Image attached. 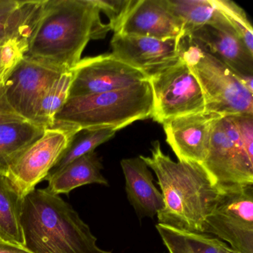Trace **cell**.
Instances as JSON below:
<instances>
[{
    "instance_id": "9c48e42d",
    "label": "cell",
    "mask_w": 253,
    "mask_h": 253,
    "mask_svg": "<svg viewBox=\"0 0 253 253\" xmlns=\"http://www.w3.org/2000/svg\"><path fill=\"white\" fill-rule=\"evenodd\" d=\"M80 130L62 126L46 128L42 137L11 163L6 175L24 198L45 180Z\"/></svg>"
},
{
    "instance_id": "5b68a950",
    "label": "cell",
    "mask_w": 253,
    "mask_h": 253,
    "mask_svg": "<svg viewBox=\"0 0 253 253\" xmlns=\"http://www.w3.org/2000/svg\"><path fill=\"white\" fill-rule=\"evenodd\" d=\"M180 58L196 77L205 100V112L220 116L253 114V94L227 66L189 37L180 41Z\"/></svg>"
},
{
    "instance_id": "52a82bcc",
    "label": "cell",
    "mask_w": 253,
    "mask_h": 253,
    "mask_svg": "<svg viewBox=\"0 0 253 253\" xmlns=\"http://www.w3.org/2000/svg\"><path fill=\"white\" fill-rule=\"evenodd\" d=\"M202 167L215 186L253 185V156L246 149L229 115L214 121Z\"/></svg>"
},
{
    "instance_id": "3957f363",
    "label": "cell",
    "mask_w": 253,
    "mask_h": 253,
    "mask_svg": "<svg viewBox=\"0 0 253 253\" xmlns=\"http://www.w3.org/2000/svg\"><path fill=\"white\" fill-rule=\"evenodd\" d=\"M21 226L24 247L32 253H112L97 246L73 207L47 188L25 196Z\"/></svg>"
},
{
    "instance_id": "277c9868",
    "label": "cell",
    "mask_w": 253,
    "mask_h": 253,
    "mask_svg": "<svg viewBox=\"0 0 253 253\" xmlns=\"http://www.w3.org/2000/svg\"><path fill=\"white\" fill-rule=\"evenodd\" d=\"M154 102L149 81L124 89L69 97L56 115L54 126L121 128L152 118Z\"/></svg>"
},
{
    "instance_id": "d4e9b609",
    "label": "cell",
    "mask_w": 253,
    "mask_h": 253,
    "mask_svg": "<svg viewBox=\"0 0 253 253\" xmlns=\"http://www.w3.org/2000/svg\"><path fill=\"white\" fill-rule=\"evenodd\" d=\"M212 2L248 51L253 54V27L244 10L230 0H212Z\"/></svg>"
},
{
    "instance_id": "8992f818",
    "label": "cell",
    "mask_w": 253,
    "mask_h": 253,
    "mask_svg": "<svg viewBox=\"0 0 253 253\" xmlns=\"http://www.w3.org/2000/svg\"><path fill=\"white\" fill-rule=\"evenodd\" d=\"M218 193L203 232L217 237L238 253H253V185L217 186Z\"/></svg>"
},
{
    "instance_id": "7c38bea8",
    "label": "cell",
    "mask_w": 253,
    "mask_h": 253,
    "mask_svg": "<svg viewBox=\"0 0 253 253\" xmlns=\"http://www.w3.org/2000/svg\"><path fill=\"white\" fill-rule=\"evenodd\" d=\"M186 37L232 69L253 94V54L226 20L217 26H203Z\"/></svg>"
},
{
    "instance_id": "2e32d148",
    "label": "cell",
    "mask_w": 253,
    "mask_h": 253,
    "mask_svg": "<svg viewBox=\"0 0 253 253\" xmlns=\"http://www.w3.org/2000/svg\"><path fill=\"white\" fill-rule=\"evenodd\" d=\"M126 180V192L139 220L154 218L164 207L162 194L154 183L149 167L140 158L121 161Z\"/></svg>"
},
{
    "instance_id": "d6986e66",
    "label": "cell",
    "mask_w": 253,
    "mask_h": 253,
    "mask_svg": "<svg viewBox=\"0 0 253 253\" xmlns=\"http://www.w3.org/2000/svg\"><path fill=\"white\" fill-rule=\"evenodd\" d=\"M24 197L11 179L0 172V240L24 247L21 226Z\"/></svg>"
},
{
    "instance_id": "4316f807",
    "label": "cell",
    "mask_w": 253,
    "mask_h": 253,
    "mask_svg": "<svg viewBox=\"0 0 253 253\" xmlns=\"http://www.w3.org/2000/svg\"><path fill=\"white\" fill-rule=\"evenodd\" d=\"M100 12L109 18V26L114 32L129 11L135 0H94Z\"/></svg>"
},
{
    "instance_id": "44dd1931",
    "label": "cell",
    "mask_w": 253,
    "mask_h": 253,
    "mask_svg": "<svg viewBox=\"0 0 253 253\" xmlns=\"http://www.w3.org/2000/svg\"><path fill=\"white\" fill-rule=\"evenodd\" d=\"M164 2L183 23V37L204 26H217L225 20L212 0H164Z\"/></svg>"
},
{
    "instance_id": "83f0119b",
    "label": "cell",
    "mask_w": 253,
    "mask_h": 253,
    "mask_svg": "<svg viewBox=\"0 0 253 253\" xmlns=\"http://www.w3.org/2000/svg\"><path fill=\"white\" fill-rule=\"evenodd\" d=\"M233 120L248 153L253 156V114L229 115Z\"/></svg>"
},
{
    "instance_id": "cb8c5ba5",
    "label": "cell",
    "mask_w": 253,
    "mask_h": 253,
    "mask_svg": "<svg viewBox=\"0 0 253 253\" xmlns=\"http://www.w3.org/2000/svg\"><path fill=\"white\" fill-rule=\"evenodd\" d=\"M118 131L119 130L111 127L84 128L80 130L74 136L69 147L48 173L47 177L58 172L75 160L90 152H94L97 146L113 138Z\"/></svg>"
},
{
    "instance_id": "ac0fdd59",
    "label": "cell",
    "mask_w": 253,
    "mask_h": 253,
    "mask_svg": "<svg viewBox=\"0 0 253 253\" xmlns=\"http://www.w3.org/2000/svg\"><path fill=\"white\" fill-rule=\"evenodd\" d=\"M155 228L169 253H238L210 234L181 230L159 223Z\"/></svg>"
},
{
    "instance_id": "7a4b0ae2",
    "label": "cell",
    "mask_w": 253,
    "mask_h": 253,
    "mask_svg": "<svg viewBox=\"0 0 253 253\" xmlns=\"http://www.w3.org/2000/svg\"><path fill=\"white\" fill-rule=\"evenodd\" d=\"M151 152L150 157L140 158L153 170L161 188L164 207L157 214L158 222L181 230L203 232L218 187L201 164L174 162L163 152L158 140L152 143Z\"/></svg>"
},
{
    "instance_id": "ba28073f",
    "label": "cell",
    "mask_w": 253,
    "mask_h": 253,
    "mask_svg": "<svg viewBox=\"0 0 253 253\" xmlns=\"http://www.w3.org/2000/svg\"><path fill=\"white\" fill-rule=\"evenodd\" d=\"M153 94L152 119L167 120L205 112L202 88L188 65L179 59L172 66L149 78Z\"/></svg>"
},
{
    "instance_id": "5bb4252c",
    "label": "cell",
    "mask_w": 253,
    "mask_h": 253,
    "mask_svg": "<svg viewBox=\"0 0 253 253\" xmlns=\"http://www.w3.org/2000/svg\"><path fill=\"white\" fill-rule=\"evenodd\" d=\"M220 117L204 112L177 117L163 123L167 143L178 161L202 165L208 155L213 124Z\"/></svg>"
},
{
    "instance_id": "4dcf8cb0",
    "label": "cell",
    "mask_w": 253,
    "mask_h": 253,
    "mask_svg": "<svg viewBox=\"0 0 253 253\" xmlns=\"http://www.w3.org/2000/svg\"><path fill=\"white\" fill-rule=\"evenodd\" d=\"M20 2V0H0V15L14 9Z\"/></svg>"
},
{
    "instance_id": "603a6c76",
    "label": "cell",
    "mask_w": 253,
    "mask_h": 253,
    "mask_svg": "<svg viewBox=\"0 0 253 253\" xmlns=\"http://www.w3.org/2000/svg\"><path fill=\"white\" fill-rule=\"evenodd\" d=\"M73 72L63 71L47 88L38 104L34 124L45 128L54 126L56 115L69 98Z\"/></svg>"
},
{
    "instance_id": "f546056e",
    "label": "cell",
    "mask_w": 253,
    "mask_h": 253,
    "mask_svg": "<svg viewBox=\"0 0 253 253\" xmlns=\"http://www.w3.org/2000/svg\"><path fill=\"white\" fill-rule=\"evenodd\" d=\"M0 253H32L24 247L14 245L0 240Z\"/></svg>"
},
{
    "instance_id": "e0dca14e",
    "label": "cell",
    "mask_w": 253,
    "mask_h": 253,
    "mask_svg": "<svg viewBox=\"0 0 253 253\" xmlns=\"http://www.w3.org/2000/svg\"><path fill=\"white\" fill-rule=\"evenodd\" d=\"M103 169L101 158L95 152H90L47 177V189L54 195H68L73 189L91 183L108 186L109 182L101 172Z\"/></svg>"
},
{
    "instance_id": "484cf974",
    "label": "cell",
    "mask_w": 253,
    "mask_h": 253,
    "mask_svg": "<svg viewBox=\"0 0 253 253\" xmlns=\"http://www.w3.org/2000/svg\"><path fill=\"white\" fill-rule=\"evenodd\" d=\"M29 41L12 39L0 42V84L6 82L14 68L27 54Z\"/></svg>"
},
{
    "instance_id": "9a60e30c",
    "label": "cell",
    "mask_w": 253,
    "mask_h": 253,
    "mask_svg": "<svg viewBox=\"0 0 253 253\" xmlns=\"http://www.w3.org/2000/svg\"><path fill=\"white\" fill-rule=\"evenodd\" d=\"M114 34L158 40L178 39L183 38V23L170 12L164 0H135Z\"/></svg>"
},
{
    "instance_id": "6da1fadb",
    "label": "cell",
    "mask_w": 253,
    "mask_h": 253,
    "mask_svg": "<svg viewBox=\"0 0 253 253\" xmlns=\"http://www.w3.org/2000/svg\"><path fill=\"white\" fill-rule=\"evenodd\" d=\"M94 0H42L26 55L61 71L81 60L90 41L110 32Z\"/></svg>"
},
{
    "instance_id": "f1b7e54d",
    "label": "cell",
    "mask_w": 253,
    "mask_h": 253,
    "mask_svg": "<svg viewBox=\"0 0 253 253\" xmlns=\"http://www.w3.org/2000/svg\"><path fill=\"white\" fill-rule=\"evenodd\" d=\"M25 121L26 120L19 115L8 103L5 94V84H0V124Z\"/></svg>"
},
{
    "instance_id": "7402d4cb",
    "label": "cell",
    "mask_w": 253,
    "mask_h": 253,
    "mask_svg": "<svg viewBox=\"0 0 253 253\" xmlns=\"http://www.w3.org/2000/svg\"><path fill=\"white\" fill-rule=\"evenodd\" d=\"M42 0L20 1L14 9L0 15V42L27 39L38 20Z\"/></svg>"
},
{
    "instance_id": "8fae6325",
    "label": "cell",
    "mask_w": 253,
    "mask_h": 253,
    "mask_svg": "<svg viewBox=\"0 0 253 253\" xmlns=\"http://www.w3.org/2000/svg\"><path fill=\"white\" fill-rule=\"evenodd\" d=\"M62 72L25 56L5 82L8 103L23 119L33 123L42 95Z\"/></svg>"
},
{
    "instance_id": "30bf717a",
    "label": "cell",
    "mask_w": 253,
    "mask_h": 253,
    "mask_svg": "<svg viewBox=\"0 0 253 253\" xmlns=\"http://www.w3.org/2000/svg\"><path fill=\"white\" fill-rule=\"evenodd\" d=\"M72 70L74 78L69 97L124 89L149 79L112 54L81 59Z\"/></svg>"
},
{
    "instance_id": "ffe728a7",
    "label": "cell",
    "mask_w": 253,
    "mask_h": 253,
    "mask_svg": "<svg viewBox=\"0 0 253 253\" xmlns=\"http://www.w3.org/2000/svg\"><path fill=\"white\" fill-rule=\"evenodd\" d=\"M45 129L27 121L0 124V172L6 174L11 163L42 137Z\"/></svg>"
},
{
    "instance_id": "4fadbf2b",
    "label": "cell",
    "mask_w": 253,
    "mask_h": 253,
    "mask_svg": "<svg viewBox=\"0 0 253 253\" xmlns=\"http://www.w3.org/2000/svg\"><path fill=\"white\" fill-rule=\"evenodd\" d=\"M181 38L158 40L114 34L112 54L150 78L178 61Z\"/></svg>"
}]
</instances>
